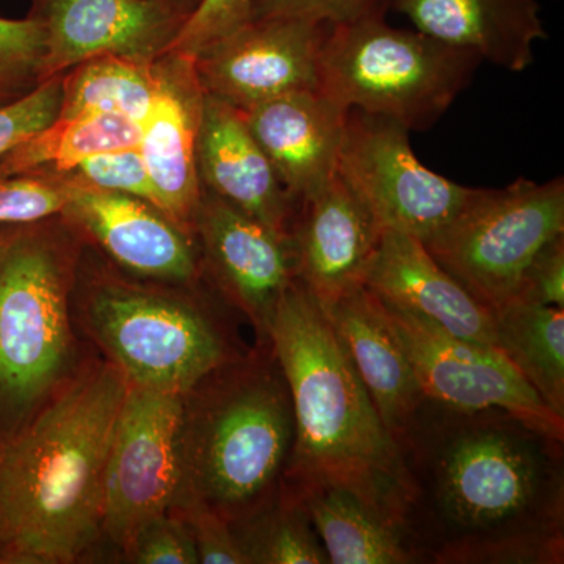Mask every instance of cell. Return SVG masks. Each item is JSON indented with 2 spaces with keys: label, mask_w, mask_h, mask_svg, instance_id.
I'll return each instance as SVG.
<instances>
[{
  "label": "cell",
  "mask_w": 564,
  "mask_h": 564,
  "mask_svg": "<svg viewBox=\"0 0 564 564\" xmlns=\"http://www.w3.org/2000/svg\"><path fill=\"white\" fill-rule=\"evenodd\" d=\"M129 381L87 364L0 436V563L69 564L102 534L104 481Z\"/></svg>",
  "instance_id": "cell-1"
},
{
  "label": "cell",
  "mask_w": 564,
  "mask_h": 564,
  "mask_svg": "<svg viewBox=\"0 0 564 564\" xmlns=\"http://www.w3.org/2000/svg\"><path fill=\"white\" fill-rule=\"evenodd\" d=\"M267 340L291 393L295 437L281 488H339L406 524L417 488L328 315L299 278L281 296Z\"/></svg>",
  "instance_id": "cell-2"
},
{
  "label": "cell",
  "mask_w": 564,
  "mask_h": 564,
  "mask_svg": "<svg viewBox=\"0 0 564 564\" xmlns=\"http://www.w3.org/2000/svg\"><path fill=\"white\" fill-rule=\"evenodd\" d=\"M267 348L223 364L184 395L174 503L195 500L231 525L276 499L295 437L291 393Z\"/></svg>",
  "instance_id": "cell-3"
},
{
  "label": "cell",
  "mask_w": 564,
  "mask_h": 564,
  "mask_svg": "<svg viewBox=\"0 0 564 564\" xmlns=\"http://www.w3.org/2000/svg\"><path fill=\"white\" fill-rule=\"evenodd\" d=\"M386 11L329 24L318 61V91L343 109L426 131L470 84L481 58L425 33L392 28Z\"/></svg>",
  "instance_id": "cell-4"
},
{
  "label": "cell",
  "mask_w": 564,
  "mask_h": 564,
  "mask_svg": "<svg viewBox=\"0 0 564 564\" xmlns=\"http://www.w3.org/2000/svg\"><path fill=\"white\" fill-rule=\"evenodd\" d=\"M73 270L54 234L31 225L0 232V436L68 378Z\"/></svg>",
  "instance_id": "cell-5"
},
{
  "label": "cell",
  "mask_w": 564,
  "mask_h": 564,
  "mask_svg": "<svg viewBox=\"0 0 564 564\" xmlns=\"http://www.w3.org/2000/svg\"><path fill=\"white\" fill-rule=\"evenodd\" d=\"M84 322L107 359L140 388L185 395L234 359L209 315L169 292L101 282L85 300Z\"/></svg>",
  "instance_id": "cell-6"
},
{
  "label": "cell",
  "mask_w": 564,
  "mask_h": 564,
  "mask_svg": "<svg viewBox=\"0 0 564 564\" xmlns=\"http://www.w3.org/2000/svg\"><path fill=\"white\" fill-rule=\"evenodd\" d=\"M564 234V181L519 177L508 187L473 188L463 209L425 248L489 311L513 299L529 263Z\"/></svg>",
  "instance_id": "cell-7"
},
{
  "label": "cell",
  "mask_w": 564,
  "mask_h": 564,
  "mask_svg": "<svg viewBox=\"0 0 564 564\" xmlns=\"http://www.w3.org/2000/svg\"><path fill=\"white\" fill-rule=\"evenodd\" d=\"M377 300L425 399L463 413L502 410L527 432L563 443L564 419L545 406L499 348L459 339L421 315Z\"/></svg>",
  "instance_id": "cell-8"
},
{
  "label": "cell",
  "mask_w": 564,
  "mask_h": 564,
  "mask_svg": "<svg viewBox=\"0 0 564 564\" xmlns=\"http://www.w3.org/2000/svg\"><path fill=\"white\" fill-rule=\"evenodd\" d=\"M337 172L381 231L422 243L454 220L473 191L426 169L400 122L355 109L348 110Z\"/></svg>",
  "instance_id": "cell-9"
},
{
  "label": "cell",
  "mask_w": 564,
  "mask_h": 564,
  "mask_svg": "<svg viewBox=\"0 0 564 564\" xmlns=\"http://www.w3.org/2000/svg\"><path fill=\"white\" fill-rule=\"evenodd\" d=\"M184 395L129 384L111 437L104 481L102 534L122 552L181 488Z\"/></svg>",
  "instance_id": "cell-10"
},
{
  "label": "cell",
  "mask_w": 564,
  "mask_h": 564,
  "mask_svg": "<svg viewBox=\"0 0 564 564\" xmlns=\"http://www.w3.org/2000/svg\"><path fill=\"white\" fill-rule=\"evenodd\" d=\"M329 24L302 18H251L193 58L204 93L248 110L289 93L318 90Z\"/></svg>",
  "instance_id": "cell-11"
},
{
  "label": "cell",
  "mask_w": 564,
  "mask_h": 564,
  "mask_svg": "<svg viewBox=\"0 0 564 564\" xmlns=\"http://www.w3.org/2000/svg\"><path fill=\"white\" fill-rule=\"evenodd\" d=\"M188 13L172 0H33L46 43L41 79L102 55L155 62Z\"/></svg>",
  "instance_id": "cell-12"
},
{
  "label": "cell",
  "mask_w": 564,
  "mask_h": 564,
  "mask_svg": "<svg viewBox=\"0 0 564 564\" xmlns=\"http://www.w3.org/2000/svg\"><path fill=\"white\" fill-rule=\"evenodd\" d=\"M540 456L532 444L503 430L456 437L437 470V499L463 529L494 530L532 507L541 488Z\"/></svg>",
  "instance_id": "cell-13"
},
{
  "label": "cell",
  "mask_w": 564,
  "mask_h": 564,
  "mask_svg": "<svg viewBox=\"0 0 564 564\" xmlns=\"http://www.w3.org/2000/svg\"><path fill=\"white\" fill-rule=\"evenodd\" d=\"M193 228L221 291L267 343V328L281 296L296 278L291 237L209 193L202 196Z\"/></svg>",
  "instance_id": "cell-14"
},
{
  "label": "cell",
  "mask_w": 564,
  "mask_h": 564,
  "mask_svg": "<svg viewBox=\"0 0 564 564\" xmlns=\"http://www.w3.org/2000/svg\"><path fill=\"white\" fill-rule=\"evenodd\" d=\"M299 204L291 229L296 278L326 307L362 288L383 231L339 172Z\"/></svg>",
  "instance_id": "cell-15"
},
{
  "label": "cell",
  "mask_w": 564,
  "mask_h": 564,
  "mask_svg": "<svg viewBox=\"0 0 564 564\" xmlns=\"http://www.w3.org/2000/svg\"><path fill=\"white\" fill-rule=\"evenodd\" d=\"M158 95L147 120L141 122L139 150L147 163L159 209L191 232L202 202L198 135L204 90L192 58H158Z\"/></svg>",
  "instance_id": "cell-16"
},
{
  "label": "cell",
  "mask_w": 564,
  "mask_h": 564,
  "mask_svg": "<svg viewBox=\"0 0 564 564\" xmlns=\"http://www.w3.org/2000/svg\"><path fill=\"white\" fill-rule=\"evenodd\" d=\"M66 192L62 214L124 269L158 280H193L196 258L188 232L152 204L107 192L70 174L55 176Z\"/></svg>",
  "instance_id": "cell-17"
},
{
  "label": "cell",
  "mask_w": 564,
  "mask_h": 564,
  "mask_svg": "<svg viewBox=\"0 0 564 564\" xmlns=\"http://www.w3.org/2000/svg\"><path fill=\"white\" fill-rule=\"evenodd\" d=\"M362 285L378 299L421 315L459 339L497 348L491 311L445 272L414 237L381 232Z\"/></svg>",
  "instance_id": "cell-18"
},
{
  "label": "cell",
  "mask_w": 564,
  "mask_h": 564,
  "mask_svg": "<svg viewBox=\"0 0 564 564\" xmlns=\"http://www.w3.org/2000/svg\"><path fill=\"white\" fill-rule=\"evenodd\" d=\"M243 115L293 203L337 173L348 110L322 91L289 93Z\"/></svg>",
  "instance_id": "cell-19"
},
{
  "label": "cell",
  "mask_w": 564,
  "mask_h": 564,
  "mask_svg": "<svg viewBox=\"0 0 564 564\" xmlns=\"http://www.w3.org/2000/svg\"><path fill=\"white\" fill-rule=\"evenodd\" d=\"M199 177L210 192L291 237L293 202L252 135L242 110L204 93L198 135Z\"/></svg>",
  "instance_id": "cell-20"
},
{
  "label": "cell",
  "mask_w": 564,
  "mask_h": 564,
  "mask_svg": "<svg viewBox=\"0 0 564 564\" xmlns=\"http://www.w3.org/2000/svg\"><path fill=\"white\" fill-rule=\"evenodd\" d=\"M389 9L415 31L511 73L529 68L534 44L547 39L536 0H389Z\"/></svg>",
  "instance_id": "cell-21"
},
{
  "label": "cell",
  "mask_w": 564,
  "mask_h": 564,
  "mask_svg": "<svg viewBox=\"0 0 564 564\" xmlns=\"http://www.w3.org/2000/svg\"><path fill=\"white\" fill-rule=\"evenodd\" d=\"M323 311L347 347L386 429L397 440L425 397L403 348L381 315L377 296L362 285Z\"/></svg>",
  "instance_id": "cell-22"
},
{
  "label": "cell",
  "mask_w": 564,
  "mask_h": 564,
  "mask_svg": "<svg viewBox=\"0 0 564 564\" xmlns=\"http://www.w3.org/2000/svg\"><path fill=\"white\" fill-rule=\"evenodd\" d=\"M289 494L302 502L329 563H411L410 551L403 544L402 527L378 514L351 492L339 488H311Z\"/></svg>",
  "instance_id": "cell-23"
},
{
  "label": "cell",
  "mask_w": 564,
  "mask_h": 564,
  "mask_svg": "<svg viewBox=\"0 0 564 564\" xmlns=\"http://www.w3.org/2000/svg\"><path fill=\"white\" fill-rule=\"evenodd\" d=\"M491 313L497 348L532 386L545 406L564 419L563 307L510 299Z\"/></svg>",
  "instance_id": "cell-24"
},
{
  "label": "cell",
  "mask_w": 564,
  "mask_h": 564,
  "mask_svg": "<svg viewBox=\"0 0 564 564\" xmlns=\"http://www.w3.org/2000/svg\"><path fill=\"white\" fill-rule=\"evenodd\" d=\"M141 126L120 115L57 118L0 158V176H62L102 152L139 147Z\"/></svg>",
  "instance_id": "cell-25"
},
{
  "label": "cell",
  "mask_w": 564,
  "mask_h": 564,
  "mask_svg": "<svg viewBox=\"0 0 564 564\" xmlns=\"http://www.w3.org/2000/svg\"><path fill=\"white\" fill-rule=\"evenodd\" d=\"M159 63L102 55L74 66L63 76V99L57 118L79 115H120L147 120L159 90Z\"/></svg>",
  "instance_id": "cell-26"
},
{
  "label": "cell",
  "mask_w": 564,
  "mask_h": 564,
  "mask_svg": "<svg viewBox=\"0 0 564 564\" xmlns=\"http://www.w3.org/2000/svg\"><path fill=\"white\" fill-rule=\"evenodd\" d=\"M232 529L250 564L329 563L302 502L285 489Z\"/></svg>",
  "instance_id": "cell-27"
},
{
  "label": "cell",
  "mask_w": 564,
  "mask_h": 564,
  "mask_svg": "<svg viewBox=\"0 0 564 564\" xmlns=\"http://www.w3.org/2000/svg\"><path fill=\"white\" fill-rule=\"evenodd\" d=\"M44 51V31L35 18L0 20V106L43 82Z\"/></svg>",
  "instance_id": "cell-28"
},
{
  "label": "cell",
  "mask_w": 564,
  "mask_h": 564,
  "mask_svg": "<svg viewBox=\"0 0 564 564\" xmlns=\"http://www.w3.org/2000/svg\"><path fill=\"white\" fill-rule=\"evenodd\" d=\"M254 0H199L163 55L195 58L252 18Z\"/></svg>",
  "instance_id": "cell-29"
},
{
  "label": "cell",
  "mask_w": 564,
  "mask_h": 564,
  "mask_svg": "<svg viewBox=\"0 0 564 564\" xmlns=\"http://www.w3.org/2000/svg\"><path fill=\"white\" fill-rule=\"evenodd\" d=\"M62 99L63 76L58 74L0 106V158L57 120Z\"/></svg>",
  "instance_id": "cell-30"
},
{
  "label": "cell",
  "mask_w": 564,
  "mask_h": 564,
  "mask_svg": "<svg viewBox=\"0 0 564 564\" xmlns=\"http://www.w3.org/2000/svg\"><path fill=\"white\" fill-rule=\"evenodd\" d=\"M66 174L102 191L135 196L159 209L158 195L152 187L150 173L139 147L121 148L93 155Z\"/></svg>",
  "instance_id": "cell-31"
},
{
  "label": "cell",
  "mask_w": 564,
  "mask_h": 564,
  "mask_svg": "<svg viewBox=\"0 0 564 564\" xmlns=\"http://www.w3.org/2000/svg\"><path fill=\"white\" fill-rule=\"evenodd\" d=\"M66 192L57 177L0 176V225H33L62 214Z\"/></svg>",
  "instance_id": "cell-32"
},
{
  "label": "cell",
  "mask_w": 564,
  "mask_h": 564,
  "mask_svg": "<svg viewBox=\"0 0 564 564\" xmlns=\"http://www.w3.org/2000/svg\"><path fill=\"white\" fill-rule=\"evenodd\" d=\"M172 513L187 525L195 543L198 563L250 564L232 525L206 505L185 500L174 503Z\"/></svg>",
  "instance_id": "cell-33"
},
{
  "label": "cell",
  "mask_w": 564,
  "mask_h": 564,
  "mask_svg": "<svg viewBox=\"0 0 564 564\" xmlns=\"http://www.w3.org/2000/svg\"><path fill=\"white\" fill-rule=\"evenodd\" d=\"M124 554L129 562L139 564H198L192 534L172 511L148 522Z\"/></svg>",
  "instance_id": "cell-34"
},
{
  "label": "cell",
  "mask_w": 564,
  "mask_h": 564,
  "mask_svg": "<svg viewBox=\"0 0 564 564\" xmlns=\"http://www.w3.org/2000/svg\"><path fill=\"white\" fill-rule=\"evenodd\" d=\"M378 9H389V0H254L252 18H302L337 24Z\"/></svg>",
  "instance_id": "cell-35"
},
{
  "label": "cell",
  "mask_w": 564,
  "mask_h": 564,
  "mask_svg": "<svg viewBox=\"0 0 564 564\" xmlns=\"http://www.w3.org/2000/svg\"><path fill=\"white\" fill-rule=\"evenodd\" d=\"M513 299L564 307V237L558 236L534 256Z\"/></svg>",
  "instance_id": "cell-36"
}]
</instances>
